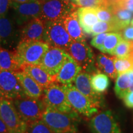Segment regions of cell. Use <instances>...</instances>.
I'll use <instances>...</instances> for the list:
<instances>
[{
    "label": "cell",
    "instance_id": "23",
    "mask_svg": "<svg viewBox=\"0 0 133 133\" xmlns=\"http://www.w3.org/2000/svg\"><path fill=\"white\" fill-rule=\"evenodd\" d=\"M115 57H109L104 54H99L96 59V65L98 70L104 73L112 79H115L118 74L115 68Z\"/></svg>",
    "mask_w": 133,
    "mask_h": 133
},
{
    "label": "cell",
    "instance_id": "41",
    "mask_svg": "<svg viewBox=\"0 0 133 133\" xmlns=\"http://www.w3.org/2000/svg\"><path fill=\"white\" fill-rule=\"evenodd\" d=\"M129 57H131V59L133 60V42H132V51H131V54L129 56Z\"/></svg>",
    "mask_w": 133,
    "mask_h": 133
},
{
    "label": "cell",
    "instance_id": "17",
    "mask_svg": "<svg viewBox=\"0 0 133 133\" xmlns=\"http://www.w3.org/2000/svg\"><path fill=\"white\" fill-rule=\"evenodd\" d=\"M82 69L70 56L55 76L56 82L62 84H72Z\"/></svg>",
    "mask_w": 133,
    "mask_h": 133
},
{
    "label": "cell",
    "instance_id": "47",
    "mask_svg": "<svg viewBox=\"0 0 133 133\" xmlns=\"http://www.w3.org/2000/svg\"><path fill=\"white\" fill-rule=\"evenodd\" d=\"M0 71H1V70H0Z\"/></svg>",
    "mask_w": 133,
    "mask_h": 133
},
{
    "label": "cell",
    "instance_id": "40",
    "mask_svg": "<svg viewBox=\"0 0 133 133\" xmlns=\"http://www.w3.org/2000/svg\"><path fill=\"white\" fill-rule=\"evenodd\" d=\"M31 1V0H12V2L19 3H25V2H28V1Z\"/></svg>",
    "mask_w": 133,
    "mask_h": 133
},
{
    "label": "cell",
    "instance_id": "20",
    "mask_svg": "<svg viewBox=\"0 0 133 133\" xmlns=\"http://www.w3.org/2000/svg\"><path fill=\"white\" fill-rule=\"evenodd\" d=\"M64 24L73 41H85L86 36L79 24L77 9L71 11L64 18Z\"/></svg>",
    "mask_w": 133,
    "mask_h": 133
},
{
    "label": "cell",
    "instance_id": "27",
    "mask_svg": "<svg viewBox=\"0 0 133 133\" xmlns=\"http://www.w3.org/2000/svg\"><path fill=\"white\" fill-rule=\"evenodd\" d=\"M123 39L121 32H112L108 33L107 36L105 39L103 44L102 49L101 52L105 54H112L118 44Z\"/></svg>",
    "mask_w": 133,
    "mask_h": 133
},
{
    "label": "cell",
    "instance_id": "36",
    "mask_svg": "<svg viewBox=\"0 0 133 133\" xmlns=\"http://www.w3.org/2000/svg\"><path fill=\"white\" fill-rule=\"evenodd\" d=\"M12 0H0V16H4L11 8Z\"/></svg>",
    "mask_w": 133,
    "mask_h": 133
},
{
    "label": "cell",
    "instance_id": "4",
    "mask_svg": "<svg viewBox=\"0 0 133 133\" xmlns=\"http://www.w3.org/2000/svg\"><path fill=\"white\" fill-rule=\"evenodd\" d=\"M22 119L26 124L41 119L46 109L43 99H34L25 96L13 100Z\"/></svg>",
    "mask_w": 133,
    "mask_h": 133
},
{
    "label": "cell",
    "instance_id": "46",
    "mask_svg": "<svg viewBox=\"0 0 133 133\" xmlns=\"http://www.w3.org/2000/svg\"><path fill=\"white\" fill-rule=\"evenodd\" d=\"M74 133H78V132H74Z\"/></svg>",
    "mask_w": 133,
    "mask_h": 133
},
{
    "label": "cell",
    "instance_id": "1",
    "mask_svg": "<svg viewBox=\"0 0 133 133\" xmlns=\"http://www.w3.org/2000/svg\"><path fill=\"white\" fill-rule=\"evenodd\" d=\"M41 120L55 133H74L78 131L81 117L75 110L61 112L46 107Z\"/></svg>",
    "mask_w": 133,
    "mask_h": 133
},
{
    "label": "cell",
    "instance_id": "10",
    "mask_svg": "<svg viewBox=\"0 0 133 133\" xmlns=\"http://www.w3.org/2000/svg\"><path fill=\"white\" fill-rule=\"evenodd\" d=\"M0 118L9 133H25L27 124L22 119L12 100L3 98L0 104Z\"/></svg>",
    "mask_w": 133,
    "mask_h": 133
},
{
    "label": "cell",
    "instance_id": "22",
    "mask_svg": "<svg viewBox=\"0 0 133 133\" xmlns=\"http://www.w3.org/2000/svg\"><path fill=\"white\" fill-rule=\"evenodd\" d=\"M21 69L15 51L0 48V70L18 71Z\"/></svg>",
    "mask_w": 133,
    "mask_h": 133
},
{
    "label": "cell",
    "instance_id": "7",
    "mask_svg": "<svg viewBox=\"0 0 133 133\" xmlns=\"http://www.w3.org/2000/svg\"><path fill=\"white\" fill-rule=\"evenodd\" d=\"M41 13L40 19L43 21L64 19L71 11L77 9L70 0H40Z\"/></svg>",
    "mask_w": 133,
    "mask_h": 133
},
{
    "label": "cell",
    "instance_id": "39",
    "mask_svg": "<svg viewBox=\"0 0 133 133\" xmlns=\"http://www.w3.org/2000/svg\"><path fill=\"white\" fill-rule=\"evenodd\" d=\"M126 8L133 13V0H126Z\"/></svg>",
    "mask_w": 133,
    "mask_h": 133
},
{
    "label": "cell",
    "instance_id": "37",
    "mask_svg": "<svg viewBox=\"0 0 133 133\" xmlns=\"http://www.w3.org/2000/svg\"><path fill=\"white\" fill-rule=\"evenodd\" d=\"M123 102L125 104V105L127 107L133 108V91L132 92H129L128 93L124 96V97L123 98Z\"/></svg>",
    "mask_w": 133,
    "mask_h": 133
},
{
    "label": "cell",
    "instance_id": "38",
    "mask_svg": "<svg viewBox=\"0 0 133 133\" xmlns=\"http://www.w3.org/2000/svg\"><path fill=\"white\" fill-rule=\"evenodd\" d=\"M0 133H9L6 124L4 123L1 118H0Z\"/></svg>",
    "mask_w": 133,
    "mask_h": 133
},
{
    "label": "cell",
    "instance_id": "16",
    "mask_svg": "<svg viewBox=\"0 0 133 133\" xmlns=\"http://www.w3.org/2000/svg\"><path fill=\"white\" fill-rule=\"evenodd\" d=\"M44 29L45 22L40 18L31 20L21 28V41H43Z\"/></svg>",
    "mask_w": 133,
    "mask_h": 133
},
{
    "label": "cell",
    "instance_id": "19",
    "mask_svg": "<svg viewBox=\"0 0 133 133\" xmlns=\"http://www.w3.org/2000/svg\"><path fill=\"white\" fill-rule=\"evenodd\" d=\"M21 70L32 78L44 89L56 81L55 76L50 75L38 65H24L22 66Z\"/></svg>",
    "mask_w": 133,
    "mask_h": 133
},
{
    "label": "cell",
    "instance_id": "32",
    "mask_svg": "<svg viewBox=\"0 0 133 133\" xmlns=\"http://www.w3.org/2000/svg\"><path fill=\"white\" fill-rule=\"evenodd\" d=\"M96 14L100 21L113 23L114 21V12L109 7L101 6L96 8Z\"/></svg>",
    "mask_w": 133,
    "mask_h": 133
},
{
    "label": "cell",
    "instance_id": "18",
    "mask_svg": "<svg viewBox=\"0 0 133 133\" xmlns=\"http://www.w3.org/2000/svg\"><path fill=\"white\" fill-rule=\"evenodd\" d=\"M16 74L25 94L29 97L41 99L44 94V88L24 71H16Z\"/></svg>",
    "mask_w": 133,
    "mask_h": 133
},
{
    "label": "cell",
    "instance_id": "15",
    "mask_svg": "<svg viewBox=\"0 0 133 133\" xmlns=\"http://www.w3.org/2000/svg\"><path fill=\"white\" fill-rule=\"evenodd\" d=\"M91 74L89 73L81 71L74 81L75 86L94 105L98 108H102L105 106V99L102 94L93 90L91 84Z\"/></svg>",
    "mask_w": 133,
    "mask_h": 133
},
{
    "label": "cell",
    "instance_id": "25",
    "mask_svg": "<svg viewBox=\"0 0 133 133\" xmlns=\"http://www.w3.org/2000/svg\"><path fill=\"white\" fill-rule=\"evenodd\" d=\"M91 84L95 92L102 94L107 90L110 86L109 76L99 71H96L91 74Z\"/></svg>",
    "mask_w": 133,
    "mask_h": 133
},
{
    "label": "cell",
    "instance_id": "31",
    "mask_svg": "<svg viewBox=\"0 0 133 133\" xmlns=\"http://www.w3.org/2000/svg\"><path fill=\"white\" fill-rule=\"evenodd\" d=\"M114 64L118 75L127 72L133 69V60L129 57L124 59L115 57Z\"/></svg>",
    "mask_w": 133,
    "mask_h": 133
},
{
    "label": "cell",
    "instance_id": "33",
    "mask_svg": "<svg viewBox=\"0 0 133 133\" xmlns=\"http://www.w3.org/2000/svg\"><path fill=\"white\" fill-rule=\"evenodd\" d=\"M107 34L108 33H103L94 36V38L92 39V40L91 41V46H92L93 47H94L96 49H99L100 51H101V50L102 49L104 40L105 39L106 36H107Z\"/></svg>",
    "mask_w": 133,
    "mask_h": 133
},
{
    "label": "cell",
    "instance_id": "35",
    "mask_svg": "<svg viewBox=\"0 0 133 133\" xmlns=\"http://www.w3.org/2000/svg\"><path fill=\"white\" fill-rule=\"evenodd\" d=\"M121 36L124 40L133 42V26L128 25L124 29L122 30L121 32Z\"/></svg>",
    "mask_w": 133,
    "mask_h": 133
},
{
    "label": "cell",
    "instance_id": "44",
    "mask_svg": "<svg viewBox=\"0 0 133 133\" xmlns=\"http://www.w3.org/2000/svg\"><path fill=\"white\" fill-rule=\"evenodd\" d=\"M2 99H3V97L0 96V104H1V101H2Z\"/></svg>",
    "mask_w": 133,
    "mask_h": 133
},
{
    "label": "cell",
    "instance_id": "14",
    "mask_svg": "<svg viewBox=\"0 0 133 133\" xmlns=\"http://www.w3.org/2000/svg\"><path fill=\"white\" fill-rule=\"evenodd\" d=\"M69 56V53L64 49L59 48L50 47L46 52L39 65L50 75L55 76Z\"/></svg>",
    "mask_w": 133,
    "mask_h": 133
},
{
    "label": "cell",
    "instance_id": "28",
    "mask_svg": "<svg viewBox=\"0 0 133 133\" xmlns=\"http://www.w3.org/2000/svg\"><path fill=\"white\" fill-rule=\"evenodd\" d=\"M132 47V42L122 39L112 51L111 55L118 59L128 58L130 56Z\"/></svg>",
    "mask_w": 133,
    "mask_h": 133
},
{
    "label": "cell",
    "instance_id": "11",
    "mask_svg": "<svg viewBox=\"0 0 133 133\" xmlns=\"http://www.w3.org/2000/svg\"><path fill=\"white\" fill-rule=\"evenodd\" d=\"M11 9L17 24L20 27L36 18H40L41 3L40 0H31L19 3L12 2Z\"/></svg>",
    "mask_w": 133,
    "mask_h": 133
},
{
    "label": "cell",
    "instance_id": "9",
    "mask_svg": "<svg viewBox=\"0 0 133 133\" xmlns=\"http://www.w3.org/2000/svg\"><path fill=\"white\" fill-rule=\"evenodd\" d=\"M42 99L46 107L61 112H70L74 110L62 86L55 82L44 88Z\"/></svg>",
    "mask_w": 133,
    "mask_h": 133
},
{
    "label": "cell",
    "instance_id": "24",
    "mask_svg": "<svg viewBox=\"0 0 133 133\" xmlns=\"http://www.w3.org/2000/svg\"><path fill=\"white\" fill-rule=\"evenodd\" d=\"M114 12V24L119 31L128 26L133 18V13L124 8H116L111 9Z\"/></svg>",
    "mask_w": 133,
    "mask_h": 133
},
{
    "label": "cell",
    "instance_id": "45",
    "mask_svg": "<svg viewBox=\"0 0 133 133\" xmlns=\"http://www.w3.org/2000/svg\"><path fill=\"white\" fill-rule=\"evenodd\" d=\"M0 48H1V43H0Z\"/></svg>",
    "mask_w": 133,
    "mask_h": 133
},
{
    "label": "cell",
    "instance_id": "6",
    "mask_svg": "<svg viewBox=\"0 0 133 133\" xmlns=\"http://www.w3.org/2000/svg\"><path fill=\"white\" fill-rule=\"evenodd\" d=\"M12 12L0 16V43L3 48L16 49L21 41V29Z\"/></svg>",
    "mask_w": 133,
    "mask_h": 133
},
{
    "label": "cell",
    "instance_id": "8",
    "mask_svg": "<svg viewBox=\"0 0 133 133\" xmlns=\"http://www.w3.org/2000/svg\"><path fill=\"white\" fill-rule=\"evenodd\" d=\"M62 88L71 107L78 114L90 118L99 112V108L94 105L72 84H63Z\"/></svg>",
    "mask_w": 133,
    "mask_h": 133
},
{
    "label": "cell",
    "instance_id": "21",
    "mask_svg": "<svg viewBox=\"0 0 133 133\" xmlns=\"http://www.w3.org/2000/svg\"><path fill=\"white\" fill-rule=\"evenodd\" d=\"M79 24L84 33L91 35V29L99 19L96 8L80 7L77 9Z\"/></svg>",
    "mask_w": 133,
    "mask_h": 133
},
{
    "label": "cell",
    "instance_id": "2",
    "mask_svg": "<svg viewBox=\"0 0 133 133\" xmlns=\"http://www.w3.org/2000/svg\"><path fill=\"white\" fill-rule=\"evenodd\" d=\"M49 48L43 41H21L14 51L22 66L26 64L39 65Z\"/></svg>",
    "mask_w": 133,
    "mask_h": 133
},
{
    "label": "cell",
    "instance_id": "48",
    "mask_svg": "<svg viewBox=\"0 0 133 133\" xmlns=\"http://www.w3.org/2000/svg\"></svg>",
    "mask_w": 133,
    "mask_h": 133
},
{
    "label": "cell",
    "instance_id": "26",
    "mask_svg": "<svg viewBox=\"0 0 133 133\" xmlns=\"http://www.w3.org/2000/svg\"><path fill=\"white\" fill-rule=\"evenodd\" d=\"M130 86L128 73L125 72L118 75L115 84V92L119 99H122L127 93L129 92Z\"/></svg>",
    "mask_w": 133,
    "mask_h": 133
},
{
    "label": "cell",
    "instance_id": "43",
    "mask_svg": "<svg viewBox=\"0 0 133 133\" xmlns=\"http://www.w3.org/2000/svg\"><path fill=\"white\" fill-rule=\"evenodd\" d=\"M131 25L133 26V18H132V20H131Z\"/></svg>",
    "mask_w": 133,
    "mask_h": 133
},
{
    "label": "cell",
    "instance_id": "34",
    "mask_svg": "<svg viewBox=\"0 0 133 133\" xmlns=\"http://www.w3.org/2000/svg\"><path fill=\"white\" fill-rule=\"evenodd\" d=\"M75 5L79 7L97 8L102 6V3L101 0H78Z\"/></svg>",
    "mask_w": 133,
    "mask_h": 133
},
{
    "label": "cell",
    "instance_id": "3",
    "mask_svg": "<svg viewBox=\"0 0 133 133\" xmlns=\"http://www.w3.org/2000/svg\"><path fill=\"white\" fill-rule=\"evenodd\" d=\"M43 41L50 47L59 48L67 51L72 42L64 24V19L46 21Z\"/></svg>",
    "mask_w": 133,
    "mask_h": 133
},
{
    "label": "cell",
    "instance_id": "29",
    "mask_svg": "<svg viewBox=\"0 0 133 133\" xmlns=\"http://www.w3.org/2000/svg\"><path fill=\"white\" fill-rule=\"evenodd\" d=\"M109 31L118 32L117 28L114 23L98 21L93 25L91 29V35L96 36L100 33H107Z\"/></svg>",
    "mask_w": 133,
    "mask_h": 133
},
{
    "label": "cell",
    "instance_id": "42",
    "mask_svg": "<svg viewBox=\"0 0 133 133\" xmlns=\"http://www.w3.org/2000/svg\"><path fill=\"white\" fill-rule=\"evenodd\" d=\"M70 1H71L72 3H74L75 4V3H76V2H77L78 0H70Z\"/></svg>",
    "mask_w": 133,
    "mask_h": 133
},
{
    "label": "cell",
    "instance_id": "30",
    "mask_svg": "<svg viewBox=\"0 0 133 133\" xmlns=\"http://www.w3.org/2000/svg\"><path fill=\"white\" fill-rule=\"evenodd\" d=\"M25 133H55L41 119L27 124Z\"/></svg>",
    "mask_w": 133,
    "mask_h": 133
},
{
    "label": "cell",
    "instance_id": "13",
    "mask_svg": "<svg viewBox=\"0 0 133 133\" xmlns=\"http://www.w3.org/2000/svg\"><path fill=\"white\" fill-rule=\"evenodd\" d=\"M89 126L92 133H122L110 110L96 114L89 121Z\"/></svg>",
    "mask_w": 133,
    "mask_h": 133
},
{
    "label": "cell",
    "instance_id": "5",
    "mask_svg": "<svg viewBox=\"0 0 133 133\" xmlns=\"http://www.w3.org/2000/svg\"><path fill=\"white\" fill-rule=\"evenodd\" d=\"M81 66L83 71L92 74L97 70L93 51L85 41H73L66 51Z\"/></svg>",
    "mask_w": 133,
    "mask_h": 133
},
{
    "label": "cell",
    "instance_id": "12",
    "mask_svg": "<svg viewBox=\"0 0 133 133\" xmlns=\"http://www.w3.org/2000/svg\"><path fill=\"white\" fill-rule=\"evenodd\" d=\"M0 96L12 101L26 96L17 77L16 71H0Z\"/></svg>",
    "mask_w": 133,
    "mask_h": 133
}]
</instances>
